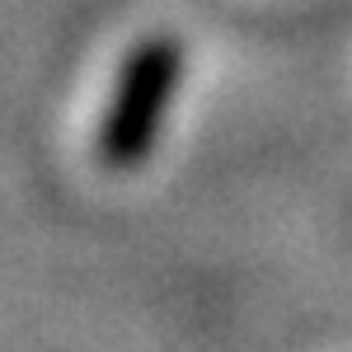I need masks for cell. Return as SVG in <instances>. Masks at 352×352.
<instances>
[{"mask_svg": "<svg viewBox=\"0 0 352 352\" xmlns=\"http://www.w3.org/2000/svg\"><path fill=\"white\" fill-rule=\"evenodd\" d=\"M184 71H188L184 43L169 33H151L127 47L113 76V94L94 127V160L109 174H132L155 155L164 118L179 99Z\"/></svg>", "mask_w": 352, "mask_h": 352, "instance_id": "cell-1", "label": "cell"}]
</instances>
